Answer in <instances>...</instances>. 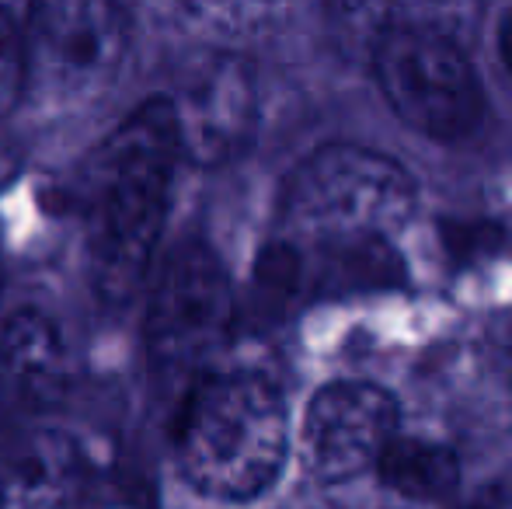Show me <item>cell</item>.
<instances>
[{
	"mask_svg": "<svg viewBox=\"0 0 512 509\" xmlns=\"http://www.w3.org/2000/svg\"><path fill=\"white\" fill-rule=\"evenodd\" d=\"M182 157L171 98L143 102L91 154L84 171V234L95 290L112 304H126L147 283Z\"/></svg>",
	"mask_w": 512,
	"mask_h": 509,
	"instance_id": "obj_1",
	"label": "cell"
},
{
	"mask_svg": "<svg viewBox=\"0 0 512 509\" xmlns=\"http://www.w3.org/2000/svg\"><path fill=\"white\" fill-rule=\"evenodd\" d=\"M290 450L283 394L258 374H206L185 394L175 457L185 482L220 503H248L279 478Z\"/></svg>",
	"mask_w": 512,
	"mask_h": 509,
	"instance_id": "obj_2",
	"label": "cell"
},
{
	"mask_svg": "<svg viewBox=\"0 0 512 509\" xmlns=\"http://www.w3.org/2000/svg\"><path fill=\"white\" fill-rule=\"evenodd\" d=\"M415 210V178L391 154L359 143H328L297 164L283 185L286 245L387 241Z\"/></svg>",
	"mask_w": 512,
	"mask_h": 509,
	"instance_id": "obj_3",
	"label": "cell"
},
{
	"mask_svg": "<svg viewBox=\"0 0 512 509\" xmlns=\"http://www.w3.org/2000/svg\"><path fill=\"white\" fill-rule=\"evenodd\" d=\"M28 88L42 105L84 109L119 77L129 18L119 0H32L25 25Z\"/></svg>",
	"mask_w": 512,
	"mask_h": 509,
	"instance_id": "obj_4",
	"label": "cell"
},
{
	"mask_svg": "<svg viewBox=\"0 0 512 509\" xmlns=\"http://www.w3.org/2000/svg\"><path fill=\"white\" fill-rule=\"evenodd\" d=\"M370 60L384 98L411 129L446 143L478 129L485 98L464 46L398 25L384 35Z\"/></svg>",
	"mask_w": 512,
	"mask_h": 509,
	"instance_id": "obj_5",
	"label": "cell"
},
{
	"mask_svg": "<svg viewBox=\"0 0 512 509\" xmlns=\"http://www.w3.org/2000/svg\"><path fill=\"white\" fill-rule=\"evenodd\" d=\"M234 325V286L203 241H182L157 272L147 297L150 363L164 374H189L227 342Z\"/></svg>",
	"mask_w": 512,
	"mask_h": 509,
	"instance_id": "obj_6",
	"label": "cell"
},
{
	"mask_svg": "<svg viewBox=\"0 0 512 509\" xmlns=\"http://www.w3.org/2000/svg\"><path fill=\"white\" fill-rule=\"evenodd\" d=\"M398 436V405L377 384L342 381L314 394L304 415V461L321 482H349L377 468Z\"/></svg>",
	"mask_w": 512,
	"mask_h": 509,
	"instance_id": "obj_7",
	"label": "cell"
},
{
	"mask_svg": "<svg viewBox=\"0 0 512 509\" xmlns=\"http://www.w3.org/2000/svg\"><path fill=\"white\" fill-rule=\"evenodd\" d=\"M182 154L199 168L227 164L248 147L258 119L255 74L237 56H213L171 98Z\"/></svg>",
	"mask_w": 512,
	"mask_h": 509,
	"instance_id": "obj_8",
	"label": "cell"
},
{
	"mask_svg": "<svg viewBox=\"0 0 512 509\" xmlns=\"http://www.w3.org/2000/svg\"><path fill=\"white\" fill-rule=\"evenodd\" d=\"M91 471L60 429H35L0 468V509H88Z\"/></svg>",
	"mask_w": 512,
	"mask_h": 509,
	"instance_id": "obj_9",
	"label": "cell"
},
{
	"mask_svg": "<svg viewBox=\"0 0 512 509\" xmlns=\"http://www.w3.org/2000/svg\"><path fill=\"white\" fill-rule=\"evenodd\" d=\"M70 381V353L49 314L25 307L0 332V391L28 408L56 405Z\"/></svg>",
	"mask_w": 512,
	"mask_h": 509,
	"instance_id": "obj_10",
	"label": "cell"
},
{
	"mask_svg": "<svg viewBox=\"0 0 512 509\" xmlns=\"http://www.w3.org/2000/svg\"><path fill=\"white\" fill-rule=\"evenodd\" d=\"M377 475L391 492L415 503H443L460 482V464L450 447L422 436H394L377 461Z\"/></svg>",
	"mask_w": 512,
	"mask_h": 509,
	"instance_id": "obj_11",
	"label": "cell"
},
{
	"mask_svg": "<svg viewBox=\"0 0 512 509\" xmlns=\"http://www.w3.org/2000/svg\"><path fill=\"white\" fill-rule=\"evenodd\" d=\"M304 0H182L196 28L223 42H255L286 28Z\"/></svg>",
	"mask_w": 512,
	"mask_h": 509,
	"instance_id": "obj_12",
	"label": "cell"
},
{
	"mask_svg": "<svg viewBox=\"0 0 512 509\" xmlns=\"http://www.w3.org/2000/svg\"><path fill=\"white\" fill-rule=\"evenodd\" d=\"M398 25L467 46L481 25V0H394Z\"/></svg>",
	"mask_w": 512,
	"mask_h": 509,
	"instance_id": "obj_13",
	"label": "cell"
},
{
	"mask_svg": "<svg viewBox=\"0 0 512 509\" xmlns=\"http://www.w3.org/2000/svg\"><path fill=\"white\" fill-rule=\"evenodd\" d=\"M328 4L331 32L349 49H373L384 42L391 28H398V11L394 0H324Z\"/></svg>",
	"mask_w": 512,
	"mask_h": 509,
	"instance_id": "obj_14",
	"label": "cell"
},
{
	"mask_svg": "<svg viewBox=\"0 0 512 509\" xmlns=\"http://www.w3.org/2000/svg\"><path fill=\"white\" fill-rule=\"evenodd\" d=\"M25 91H28L25 28L14 25L11 14L0 7V126L21 105Z\"/></svg>",
	"mask_w": 512,
	"mask_h": 509,
	"instance_id": "obj_15",
	"label": "cell"
},
{
	"mask_svg": "<svg viewBox=\"0 0 512 509\" xmlns=\"http://www.w3.org/2000/svg\"><path fill=\"white\" fill-rule=\"evenodd\" d=\"M495 353H499L502 367H506V374L512 381V318L502 321V328L495 332Z\"/></svg>",
	"mask_w": 512,
	"mask_h": 509,
	"instance_id": "obj_16",
	"label": "cell"
},
{
	"mask_svg": "<svg viewBox=\"0 0 512 509\" xmlns=\"http://www.w3.org/2000/svg\"><path fill=\"white\" fill-rule=\"evenodd\" d=\"M18 164H21V157L14 154V150L7 147L4 136H0V189H4V185L11 182V175L18 171Z\"/></svg>",
	"mask_w": 512,
	"mask_h": 509,
	"instance_id": "obj_17",
	"label": "cell"
},
{
	"mask_svg": "<svg viewBox=\"0 0 512 509\" xmlns=\"http://www.w3.org/2000/svg\"><path fill=\"white\" fill-rule=\"evenodd\" d=\"M457 509H512V499L485 496V499H471V503H464V506H457Z\"/></svg>",
	"mask_w": 512,
	"mask_h": 509,
	"instance_id": "obj_18",
	"label": "cell"
},
{
	"mask_svg": "<svg viewBox=\"0 0 512 509\" xmlns=\"http://www.w3.org/2000/svg\"><path fill=\"white\" fill-rule=\"evenodd\" d=\"M502 53H506V67L512 74V18L506 21V32H502Z\"/></svg>",
	"mask_w": 512,
	"mask_h": 509,
	"instance_id": "obj_19",
	"label": "cell"
}]
</instances>
